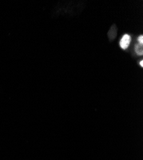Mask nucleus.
Returning a JSON list of instances; mask_svg holds the SVG:
<instances>
[{
    "mask_svg": "<svg viewBox=\"0 0 143 160\" xmlns=\"http://www.w3.org/2000/svg\"><path fill=\"white\" fill-rule=\"evenodd\" d=\"M131 42V37L128 35L125 34L123 36L122 39L120 40V46L123 50H126L130 44Z\"/></svg>",
    "mask_w": 143,
    "mask_h": 160,
    "instance_id": "1",
    "label": "nucleus"
},
{
    "mask_svg": "<svg viewBox=\"0 0 143 160\" xmlns=\"http://www.w3.org/2000/svg\"><path fill=\"white\" fill-rule=\"evenodd\" d=\"M116 35H117V28H116L115 25L114 24L112 26V28H110V31H109L108 35L109 37V38L111 40H112V39H115V37Z\"/></svg>",
    "mask_w": 143,
    "mask_h": 160,
    "instance_id": "2",
    "label": "nucleus"
},
{
    "mask_svg": "<svg viewBox=\"0 0 143 160\" xmlns=\"http://www.w3.org/2000/svg\"><path fill=\"white\" fill-rule=\"evenodd\" d=\"M135 51L137 53V55H142L143 50H142V44H139L135 46Z\"/></svg>",
    "mask_w": 143,
    "mask_h": 160,
    "instance_id": "3",
    "label": "nucleus"
},
{
    "mask_svg": "<svg viewBox=\"0 0 143 160\" xmlns=\"http://www.w3.org/2000/svg\"><path fill=\"white\" fill-rule=\"evenodd\" d=\"M138 40L139 42V44H143V37L142 35H141L139 38H138Z\"/></svg>",
    "mask_w": 143,
    "mask_h": 160,
    "instance_id": "4",
    "label": "nucleus"
},
{
    "mask_svg": "<svg viewBox=\"0 0 143 160\" xmlns=\"http://www.w3.org/2000/svg\"><path fill=\"white\" fill-rule=\"evenodd\" d=\"M140 65H141V67H143V61L142 60L140 62Z\"/></svg>",
    "mask_w": 143,
    "mask_h": 160,
    "instance_id": "5",
    "label": "nucleus"
}]
</instances>
